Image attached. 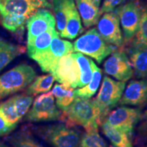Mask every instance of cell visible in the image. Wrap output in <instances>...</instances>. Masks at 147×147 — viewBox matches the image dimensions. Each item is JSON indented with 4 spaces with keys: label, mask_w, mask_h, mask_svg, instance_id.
I'll use <instances>...</instances> for the list:
<instances>
[{
    "label": "cell",
    "mask_w": 147,
    "mask_h": 147,
    "mask_svg": "<svg viewBox=\"0 0 147 147\" xmlns=\"http://www.w3.org/2000/svg\"><path fill=\"white\" fill-rule=\"evenodd\" d=\"M60 121L66 125L82 126L85 131L98 128L97 112L93 100L76 97L71 104L61 114Z\"/></svg>",
    "instance_id": "1"
},
{
    "label": "cell",
    "mask_w": 147,
    "mask_h": 147,
    "mask_svg": "<svg viewBox=\"0 0 147 147\" xmlns=\"http://www.w3.org/2000/svg\"><path fill=\"white\" fill-rule=\"evenodd\" d=\"M125 82L116 81L105 76L102 80L100 92L93 100L97 112V125L105 121L108 114L119 104L125 88Z\"/></svg>",
    "instance_id": "2"
},
{
    "label": "cell",
    "mask_w": 147,
    "mask_h": 147,
    "mask_svg": "<svg viewBox=\"0 0 147 147\" xmlns=\"http://www.w3.org/2000/svg\"><path fill=\"white\" fill-rule=\"evenodd\" d=\"M32 130L53 147H78L81 133L65 123L37 126Z\"/></svg>",
    "instance_id": "3"
},
{
    "label": "cell",
    "mask_w": 147,
    "mask_h": 147,
    "mask_svg": "<svg viewBox=\"0 0 147 147\" xmlns=\"http://www.w3.org/2000/svg\"><path fill=\"white\" fill-rule=\"evenodd\" d=\"M36 78L32 66L20 64L0 76V100L26 89Z\"/></svg>",
    "instance_id": "4"
},
{
    "label": "cell",
    "mask_w": 147,
    "mask_h": 147,
    "mask_svg": "<svg viewBox=\"0 0 147 147\" xmlns=\"http://www.w3.org/2000/svg\"><path fill=\"white\" fill-rule=\"evenodd\" d=\"M115 50V47L107 43L95 28L88 30L74 42L73 45L74 52L91 57L100 64Z\"/></svg>",
    "instance_id": "5"
},
{
    "label": "cell",
    "mask_w": 147,
    "mask_h": 147,
    "mask_svg": "<svg viewBox=\"0 0 147 147\" xmlns=\"http://www.w3.org/2000/svg\"><path fill=\"white\" fill-rule=\"evenodd\" d=\"M142 111L140 108L121 106L108 114L104 122L127 135L130 139L140 121Z\"/></svg>",
    "instance_id": "6"
},
{
    "label": "cell",
    "mask_w": 147,
    "mask_h": 147,
    "mask_svg": "<svg viewBox=\"0 0 147 147\" xmlns=\"http://www.w3.org/2000/svg\"><path fill=\"white\" fill-rule=\"evenodd\" d=\"M61 114L55 104L54 96L49 92L37 97L23 120L31 123L57 121L60 119Z\"/></svg>",
    "instance_id": "7"
},
{
    "label": "cell",
    "mask_w": 147,
    "mask_h": 147,
    "mask_svg": "<svg viewBox=\"0 0 147 147\" xmlns=\"http://www.w3.org/2000/svg\"><path fill=\"white\" fill-rule=\"evenodd\" d=\"M118 14L123 32L124 42L129 43L139 29L142 5L138 0H129L114 11Z\"/></svg>",
    "instance_id": "8"
},
{
    "label": "cell",
    "mask_w": 147,
    "mask_h": 147,
    "mask_svg": "<svg viewBox=\"0 0 147 147\" xmlns=\"http://www.w3.org/2000/svg\"><path fill=\"white\" fill-rule=\"evenodd\" d=\"M73 52L71 42L60 39L58 34L53 38L47 50L34 60L44 72L51 74L62 57Z\"/></svg>",
    "instance_id": "9"
},
{
    "label": "cell",
    "mask_w": 147,
    "mask_h": 147,
    "mask_svg": "<svg viewBox=\"0 0 147 147\" xmlns=\"http://www.w3.org/2000/svg\"><path fill=\"white\" fill-rule=\"evenodd\" d=\"M97 25L99 34L107 43L119 49L123 48L124 39L120 27V20L116 12L104 13Z\"/></svg>",
    "instance_id": "10"
},
{
    "label": "cell",
    "mask_w": 147,
    "mask_h": 147,
    "mask_svg": "<svg viewBox=\"0 0 147 147\" xmlns=\"http://www.w3.org/2000/svg\"><path fill=\"white\" fill-rule=\"evenodd\" d=\"M51 74L62 84L73 89L78 87L80 70L73 53L62 57Z\"/></svg>",
    "instance_id": "11"
},
{
    "label": "cell",
    "mask_w": 147,
    "mask_h": 147,
    "mask_svg": "<svg viewBox=\"0 0 147 147\" xmlns=\"http://www.w3.org/2000/svg\"><path fill=\"white\" fill-rule=\"evenodd\" d=\"M53 9L47 0H0V16L12 14L28 18L40 9Z\"/></svg>",
    "instance_id": "12"
},
{
    "label": "cell",
    "mask_w": 147,
    "mask_h": 147,
    "mask_svg": "<svg viewBox=\"0 0 147 147\" xmlns=\"http://www.w3.org/2000/svg\"><path fill=\"white\" fill-rule=\"evenodd\" d=\"M104 72L121 82L129 80L134 70L127 55L123 50L115 51L104 63Z\"/></svg>",
    "instance_id": "13"
},
{
    "label": "cell",
    "mask_w": 147,
    "mask_h": 147,
    "mask_svg": "<svg viewBox=\"0 0 147 147\" xmlns=\"http://www.w3.org/2000/svg\"><path fill=\"white\" fill-rule=\"evenodd\" d=\"M55 18L47 9H40L29 16L27 20V44L32 42L37 36L48 29L55 27Z\"/></svg>",
    "instance_id": "14"
},
{
    "label": "cell",
    "mask_w": 147,
    "mask_h": 147,
    "mask_svg": "<svg viewBox=\"0 0 147 147\" xmlns=\"http://www.w3.org/2000/svg\"><path fill=\"white\" fill-rule=\"evenodd\" d=\"M119 104L140 108L147 106V79L134 80L129 82Z\"/></svg>",
    "instance_id": "15"
},
{
    "label": "cell",
    "mask_w": 147,
    "mask_h": 147,
    "mask_svg": "<svg viewBox=\"0 0 147 147\" xmlns=\"http://www.w3.org/2000/svg\"><path fill=\"white\" fill-rule=\"evenodd\" d=\"M127 48V55L136 76L138 79H147V48L129 42Z\"/></svg>",
    "instance_id": "16"
},
{
    "label": "cell",
    "mask_w": 147,
    "mask_h": 147,
    "mask_svg": "<svg viewBox=\"0 0 147 147\" xmlns=\"http://www.w3.org/2000/svg\"><path fill=\"white\" fill-rule=\"evenodd\" d=\"M59 33L55 27L48 29L45 32L37 36L32 42L27 44V50L28 56L33 60L47 50L52 40Z\"/></svg>",
    "instance_id": "17"
},
{
    "label": "cell",
    "mask_w": 147,
    "mask_h": 147,
    "mask_svg": "<svg viewBox=\"0 0 147 147\" xmlns=\"http://www.w3.org/2000/svg\"><path fill=\"white\" fill-rule=\"evenodd\" d=\"M81 16L84 27H90L97 25L101 16V12L93 0H74Z\"/></svg>",
    "instance_id": "18"
},
{
    "label": "cell",
    "mask_w": 147,
    "mask_h": 147,
    "mask_svg": "<svg viewBox=\"0 0 147 147\" xmlns=\"http://www.w3.org/2000/svg\"><path fill=\"white\" fill-rule=\"evenodd\" d=\"M25 51L23 46L14 45L0 38V71Z\"/></svg>",
    "instance_id": "19"
},
{
    "label": "cell",
    "mask_w": 147,
    "mask_h": 147,
    "mask_svg": "<svg viewBox=\"0 0 147 147\" xmlns=\"http://www.w3.org/2000/svg\"><path fill=\"white\" fill-rule=\"evenodd\" d=\"M74 3V0H53V9L55 12V21L60 36L63 34L69 11Z\"/></svg>",
    "instance_id": "20"
},
{
    "label": "cell",
    "mask_w": 147,
    "mask_h": 147,
    "mask_svg": "<svg viewBox=\"0 0 147 147\" xmlns=\"http://www.w3.org/2000/svg\"><path fill=\"white\" fill-rule=\"evenodd\" d=\"M83 31L84 29L82 26L80 16L74 3L69 11L65 29L63 34L61 37L73 40L78 35L82 34Z\"/></svg>",
    "instance_id": "21"
},
{
    "label": "cell",
    "mask_w": 147,
    "mask_h": 147,
    "mask_svg": "<svg viewBox=\"0 0 147 147\" xmlns=\"http://www.w3.org/2000/svg\"><path fill=\"white\" fill-rule=\"evenodd\" d=\"M91 67L92 78L91 81L84 87L74 90L76 97L90 99L95 94L98 89L102 76V69L99 68L93 61L91 62Z\"/></svg>",
    "instance_id": "22"
},
{
    "label": "cell",
    "mask_w": 147,
    "mask_h": 147,
    "mask_svg": "<svg viewBox=\"0 0 147 147\" xmlns=\"http://www.w3.org/2000/svg\"><path fill=\"white\" fill-rule=\"evenodd\" d=\"M51 93L56 98L57 106L62 112L67 109L76 98L74 89L62 84H55Z\"/></svg>",
    "instance_id": "23"
},
{
    "label": "cell",
    "mask_w": 147,
    "mask_h": 147,
    "mask_svg": "<svg viewBox=\"0 0 147 147\" xmlns=\"http://www.w3.org/2000/svg\"><path fill=\"white\" fill-rule=\"evenodd\" d=\"M27 19L28 18L23 16L8 14L0 16V24L9 32L21 38L25 31Z\"/></svg>",
    "instance_id": "24"
},
{
    "label": "cell",
    "mask_w": 147,
    "mask_h": 147,
    "mask_svg": "<svg viewBox=\"0 0 147 147\" xmlns=\"http://www.w3.org/2000/svg\"><path fill=\"white\" fill-rule=\"evenodd\" d=\"M100 126L103 134L109 140L114 147H133L131 139L127 134L113 128L105 122Z\"/></svg>",
    "instance_id": "25"
},
{
    "label": "cell",
    "mask_w": 147,
    "mask_h": 147,
    "mask_svg": "<svg viewBox=\"0 0 147 147\" xmlns=\"http://www.w3.org/2000/svg\"><path fill=\"white\" fill-rule=\"evenodd\" d=\"M7 140L14 147H44L34 138L32 131L27 129L15 132L7 138Z\"/></svg>",
    "instance_id": "26"
},
{
    "label": "cell",
    "mask_w": 147,
    "mask_h": 147,
    "mask_svg": "<svg viewBox=\"0 0 147 147\" xmlns=\"http://www.w3.org/2000/svg\"><path fill=\"white\" fill-rule=\"evenodd\" d=\"M55 79L52 74L42 75L37 77L27 87L25 94L30 96H36L49 92L53 87Z\"/></svg>",
    "instance_id": "27"
},
{
    "label": "cell",
    "mask_w": 147,
    "mask_h": 147,
    "mask_svg": "<svg viewBox=\"0 0 147 147\" xmlns=\"http://www.w3.org/2000/svg\"><path fill=\"white\" fill-rule=\"evenodd\" d=\"M80 70V79L78 87L82 88L91 81L92 78V60L80 53H73Z\"/></svg>",
    "instance_id": "28"
},
{
    "label": "cell",
    "mask_w": 147,
    "mask_h": 147,
    "mask_svg": "<svg viewBox=\"0 0 147 147\" xmlns=\"http://www.w3.org/2000/svg\"><path fill=\"white\" fill-rule=\"evenodd\" d=\"M78 147H110L98 132V128L85 131L82 135Z\"/></svg>",
    "instance_id": "29"
},
{
    "label": "cell",
    "mask_w": 147,
    "mask_h": 147,
    "mask_svg": "<svg viewBox=\"0 0 147 147\" xmlns=\"http://www.w3.org/2000/svg\"><path fill=\"white\" fill-rule=\"evenodd\" d=\"M0 115L10 126L16 128L21 119L16 113L11 98L0 104Z\"/></svg>",
    "instance_id": "30"
},
{
    "label": "cell",
    "mask_w": 147,
    "mask_h": 147,
    "mask_svg": "<svg viewBox=\"0 0 147 147\" xmlns=\"http://www.w3.org/2000/svg\"><path fill=\"white\" fill-rule=\"evenodd\" d=\"M10 98L13 102L16 113L21 120L29 111L33 103L34 97L25 93H22V94L14 95Z\"/></svg>",
    "instance_id": "31"
},
{
    "label": "cell",
    "mask_w": 147,
    "mask_h": 147,
    "mask_svg": "<svg viewBox=\"0 0 147 147\" xmlns=\"http://www.w3.org/2000/svg\"><path fill=\"white\" fill-rule=\"evenodd\" d=\"M130 42L147 48V5H142V14L139 29L134 39Z\"/></svg>",
    "instance_id": "32"
},
{
    "label": "cell",
    "mask_w": 147,
    "mask_h": 147,
    "mask_svg": "<svg viewBox=\"0 0 147 147\" xmlns=\"http://www.w3.org/2000/svg\"><path fill=\"white\" fill-rule=\"evenodd\" d=\"M134 142L138 147H143L147 143V110L142 113L140 121L136 127Z\"/></svg>",
    "instance_id": "33"
},
{
    "label": "cell",
    "mask_w": 147,
    "mask_h": 147,
    "mask_svg": "<svg viewBox=\"0 0 147 147\" xmlns=\"http://www.w3.org/2000/svg\"><path fill=\"white\" fill-rule=\"evenodd\" d=\"M126 0H104L100 9L101 14L114 12L118 7L125 3Z\"/></svg>",
    "instance_id": "34"
},
{
    "label": "cell",
    "mask_w": 147,
    "mask_h": 147,
    "mask_svg": "<svg viewBox=\"0 0 147 147\" xmlns=\"http://www.w3.org/2000/svg\"><path fill=\"white\" fill-rule=\"evenodd\" d=\"M14 129H15V128L9 125L0 115V136L8 135Z\"/></svg>",
    "instance_id": "35"
},
{
    "label": "cell",
    "mask_w": 147,
    "mask_h": 147,
    "mask_svg": "<svg viewBox=\"0 0 147 147\" xmlns=\"http://www.w3.org/2000/svg\"><path fill=\"white\" fill-rule=\"evenodd\" d=\"M93 1L94 2V3L96 5L97 7H100V5L101 4V1H102V0H93Z\"/></svg>",
    "instance_id": "36"
},
{
    "label": "cell",
    "mask_w": 147,
    "mask_h": 147,
    "mask_svg": "<svg viewBox=\"0 0 147 147\" xmlns=\"http://www.w3.org/2000/svg\"><path fill=\"white\" fill-rule=\"evenodd\" d=\"M0 147H8V146L7 144H5V143L0 141Z\"/></svg>",
    "instance_id": "37"
},
{
    "label": "cell",
    "mask_w": 147,
    "mask_h": 147,
    "mask_svg": "<svg viewBox=\"0 0 147 147\" xmlns=\"http://www.w3.org/2000/svg\"><path fill=\"white\" fill-rule=\"evenodd\" d=\"M47 1L48 3H50V4L53 6V0H47Z\"/></svg>",
    "instance_id": "38"
},
{
    "label": "cell",
    "mask_w": 147,
    "mask_h": 147,
    "mask_svg": "<svg viewBox=\"0 0 147 147\" xmlns=\"http://www.w3.org/2000/svg\"><path fill=\"white\" fill-rule=\"evenodd\" d=\"M143 147H147V144L146 145H144V146H143Z\"/></svg>",
    "instance_id": "39"
}]
</instances>
